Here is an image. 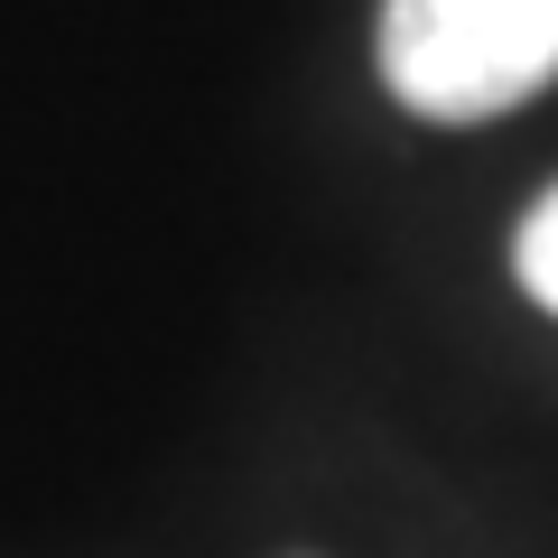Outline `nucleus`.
Listing matches in <instances>:
<instances>
[{"label":"nucleus","mask_w":558,"mask_h":558,"mask_svg":"<svg viewBox=\"0 0 558 558\" xmlns=\"http://www.w3.org/2000/svg\"><path fill=\"white\" fill-rule=\"evenodd\" d=\"M381 84L418 121H494L558 84V0H381Z\"/></svg>","instance_id":"nucleus-1"},{"label":"nucleus","mask_w":558,"mask_h":558,"mask_svg":"<svg viewBox=\"0 0 558 558\" xmlns=\"http://www.w3.org/2000/svg\"><path fill=\"white\" fill-rule=\"evenodd\" d=\"M512 279H521V299H531V307H549V317H558V186L521 215V233H512Z\"/></svg>","instance_id":"nucleus-2"}]
</instances>
